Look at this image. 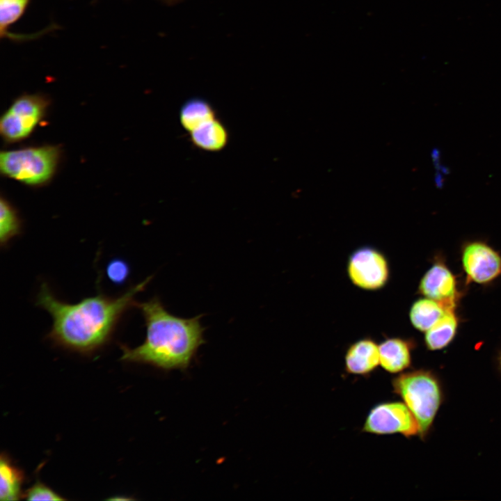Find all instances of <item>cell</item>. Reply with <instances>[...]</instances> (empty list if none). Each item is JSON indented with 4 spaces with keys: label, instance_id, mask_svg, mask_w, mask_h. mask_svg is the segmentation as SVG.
Instances as JSON below:
<instances>
[{
    "label": "cell",
    "instance_id": "cell-2",
    "mask_svg": "<svg viewBox=\"0 0 501 501\" xmlns=\"http://www.w3.org/2000/svg\"><path fill=\"white\" fill-rule=\"evenodd\" d=\"M145 319L146 337L134 349L122 347V360L165 371L186 369L205 343L201 315L182 318L169 312L157 298L136 305Z\"/></svg>",
    "mask_w": 501,
    "mask_h": 501
},
{
    "label": "cell",
    "instance_id": "cell-21",
    "mask_svg": "<svg viewBox=\"0 0 501 501\" xmlns=\"http://www.w3.org/2000/svg\"><path fill=\"white\" fill-rule=\"evenodd\" d=\"M498 361L499 368H500V371H501V351H500V354H499V356H498Z\"/></svg>",
    "mask_w": 501,
    "mask_h": 501
},
{
    "label": "cell",
    "instance_id": "cell-19",
    "mask_svg": "<svg viewBox=\"0 0 501 501\" xmlns=\"http://www.w3.org/2000/svg\"><path fill=\"white\" fill-rule=\"evenodd\" d=\"M24 497L28 500H63L60 495L45 484L38 482L29 488Z\"/></svg>",
    "mask_w": 501,
    "mask_h": 501
},
{
    "label": "cell",
    "instance_id": "cell-17",
    "mask_svg": "<svg viewBox=\"0 0 501 501\" xmlns=\"http://www.w3.org/2000/svg\"><path fill=\"white\" fill-rule=\"evenodd\" d=\"M22 230V221L15 208L3 197L0 200V243L6 246Z\"/></svg>",
    "mask_w": 501,
    "mask_h": 501
},
{
    "label": "cell",
    "instance_id": "cell-9",
    "mask_svg": "<svg viewBox=\"0 0 501 501\" xmlns=\"http://www.w3.org/2000/svg\"><path fill=\"white\" fill-rule=\"evenodd\" d=\"M418 289L420 294L440 302L445 309L456 308L460 296L456 276L440 260L425 272Z\"/></svg>",
    "mask_w": 501,
    "mask_h": 501
},
{
    "label": "cell",
    "instance_id": "cell-8",
    "mask_svg": "<svg viewBox=\"0 0 501 501\" xmlns=\"http://www.w3.org/2000/svg\"><path fill=\"white\" fill-rule=\"evenodd\" d=\"M461 256L467 282L487 285L501 276V255L484 241L466 242Z\"/></svg>",
    "mask_w": 501,
    "mask_h": 501
},
{
    "label": "cell",
    "instance_id": "cell-11",
    "mask_svg": "<svg viewBox=\"0 0 501 501\" xmlns=\"http://www.w3.org/2000/svg\"><path fill=\"white\" fill-rule=\"evenodd\" d=\"M415 342L400 337L385 338L379 344L380 365L388 373L397 374L409 369Z\"/></svg>",
    "mask_w": 501,
    "mask_h": 501
},
{
    "label": "cell",
    "instance_id": "cell-15",
    "mask_svg": "<svg viewBox=\"0 0 501 501\" xmlns=\"http://www.w3.org/2000/svg\"><path fill=\"white\" fill-rule=\"evenodd\" d=\"M446 309L438 301L424 297L416 300L409 310V319L413 326L426 332L444 315Z\"/></svg>",
    "mask_w": 501,
    "mask_h": 501
},
{
    "label": "cell",
    "instance_id": "cell-18",
    "mask_svg": "<svg viewBox=\"0 0 501 501\" xmlns=\"http://www.w3.org/2000/svg\"><path fill=\"white\" fill-rule=\"evenodd\" d=\"M31 0H0L1 38L13 39L9 28L24 14Z\"/></svg>",
    "mask_w": 501,
    "mask_h": 501
},
{
    "label": "cell",
    "instance_id": "cell-12",
    "mask_svg": "<svg viewBox=\"0 0 501 501\" xmlns=\"http://www.w3.org/2000/svg\"><path fill=\"white\" fill-rule=\"evenodd\" d=\"M455 310L456 308H447L442 317L425 332L424 342L428 350H441L454 339L459 326Z\"/></svg>",
    "mask_w": 501,
    "mask_h": 501
},
{
    "label": "cell",
    "instance_id": "cell-22",
    "mask_svg": "<svg viewBox=\"0 0 501 501\" xmlns=\"http://www.w3.org/2000/svg\"><path fill=\"white\" fill-rule=\"evenodd\" d=\"M164 1H165L167 2V3H173V2L175 1V0H164Z\"/></svg>",
    "mask_w": 501,
    "mask_h": 501
},
{
    "label": "cell",
    "instance_id": "cell-16",
    "mask_svg": "<svg viewBox=\"0 0 501 501\" xmlns=\"http://www.w3.org/2000/svg\"><path fill=\"white\" fill-rule=\"evenodd\" d=\"M24 480L22 472L15 466L6 456L0 461V499L17 500L21 496Z\"/></svg>",
    "mask_w": 501,
    "mask_h": 501
},
{
    "label": "cell",
    "instance_id": "cell-4",
    "mask_svg": "<svg viewBox=\"0 0 501 501\" xmlns=\"http://www.w3.org/2000/svg\"><path fill=\"white\" fill-rule=\"evenodd\" d=\"M60 158L59 147L50 145L1 151L0 170L5 177L39 186L51 180Z\"/></svg>",
    "mask_w": 501,
    "mask_h": 501
},
{
    "label": "cell",
    "instance_id": "cell-6",
    "mask_svg": "<svg viewBox=\"0 0 501 501\" xmlns=\"http://www.w3.org/2000/svg\"><path fill=\"white\" fill-rule=\"evenodd\" d=\"M361 431L378 436L401 434L410 438L420 435V426L404 402L387 401L378 403L369 411Z\"/></svg>",
    "mask_w": 501,
    "mask_h": 501
},
{
    "label": "cell",
    "instance_id": "cell-7",
    "mask_svg": "<svg viewBox=\"0 0 501 501\" xmlns=\"http://www.w3.org/2000/svg\"><path fill=\"white\" fill-rule=\"evenodd\" d=\"M347 272L357 287L376 291L383 288L390 278V265L385 255L371 246H363L349 257Z\"/></svg>",
    "mask_w": 501,
    "mask_h": 501
},
{
    "label": "cell",
    "instance_id": "cell-1",
    "mask_svg": "<svg viewBox=\"0 0 501 501\" xmlns=\"http://www.w3.org/2000/svg\"><path fill=\"white\" fill-rule=\"evenodd\" d=\"M151 277L131 287L120 296L103 294L70 304L58 299L47 283H42L36 304L47 311L53 324L48 336L55 344L82 353L99 349L111 338L125 312L134 305Z\"/></svg>",
    "mask_w": 501,
    "mask_h": 501
},
{
    "label": "cell",
    "instance_id": "cell-20",
    "mask_svg": "<svg viewBox=\"0 0 501 501\" xmlns=\"http://www.w3.org/2000/svg\"><path fill=\"white\" fill-rule=\"evenodd\" d=\"M129 273L128 264L122 260H113L109 263L106 267L108 278L114 283H124L127 278Z\"/></svg>",
    "mask_w": 501,
    "mask_h": 501
},
{
    "label": "cell",
    "instance_id": "cell-13",
    "mask_svg": "<svg viewBox=\"0 0 501 501\" xmlns=\"http://www.w3.org/2000/svg\"><path fill=\"white\" fill-rule=\"evenodd\" d=\"M190 139L200 150L217 152L227 145L229 134L225 125L216 118L191 132Z\"/></svg>",
    "mask_w": 501,
    "mask_h": 501
},
{
    "label": "cell",
    "instance_id": "cell-5",
    "mask_svg": "<svg viewBox=\"0 0 501 501\" xmlns=\"http://www.w3.org/2000/svg\"><path fill=\"white\" fill-rule=\"evenodd\" d=\"M49 99L41 94H25L16 98L0 120V133L7 143L29 137L44 118Z\"/></svg>",
    "mask_w": 501,
    "mask_h": 501
},
{
    "label": "cell",
    "instance_id": "cell-3",
    "mask_svg": "<svg viewBox=\"0 0 501 501\" xmlns=\"http://www.w3.org/2000/svg\"><path fill=\"white\" fill-rule=\"evenodd\" d=\"M392 392L399 396L414 415L424 440L443 401V390L436 375L425 369L405 371L391 380Z\"/></svg>",
    "mask_w": 501,
    "mask_h": 501
},
{
    "label": "cell",
    "instance_id": "cell-14",
    "mask_svg": "<svg viewBox=\"0 0 501 501\" xmlns=\"http://www.w3.org/2000/svg\"><path fill=\"white\" fill-rule=\"evenodd\" d=\"M216 118L212 106L205 100L193 97L186 101L180 108V122L189 133L202 125Z\"/></svg>",
    "mask_w": 501,
    "mask_h": 501
},
{
    "label": "cell",
    "instance_id": "cell-10",
    "mask_svg": "<svg viewBox=\"0 0 501 501\" xmlns=\"http://www.w3.org/2000/svg\"><path fill=\"white\" fill-rule=\"evenodd\" d=\"M379 365V344L372 338L358 340L346 350L344 371L348 374L368 378Z\"/></svg>",
    "mask_w": 501,
    "mask_h": 501
}]
</instances>
